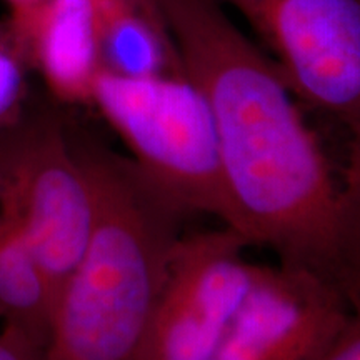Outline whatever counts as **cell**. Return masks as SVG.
Here are the masks:
<instances>
[{"mask_svg":"<svg viewBox=\"0 0 360 360\" xmlns=\"http://www.w3.org/2000/svg\"><path fill=\"white\" fill-rule=\"evenodd\" d=\"M32 103L0 134V209L13 219L51 281L56 299L82 257L96 197L77 143V125Z\"/></svg>","mask_w":360,"mask_h":360,"instance_id":"obj_4","label":"cell"},{"mask_svg":"<svg viewBox=\"0 0 360 360\" xmlns=\"http://www.w3.org/2000/svg\"><path fill=\"white\" fill-rule=\"evenodd\" d=\"M56 292L6 210L0 209V323L49 347Z\"/></svg>","mask_w":360,"mask_h":360,"instance_id":"obj_10","label":"cell"},{"mask_svg":"<svg viewBox=\"0 0 360 360\" xmlns=\"http://www.w3.org/2000/svg\"><path fill=\"white\" fill-rule=\"evenodd\" d=\"M32 67L7 17L0 19V134L13 127L34 103Z\"/></svg>","mask_w":360,"mask_h":360,"instance_id":"obj_11","label":"cell"},{"mask_svg":"<svg viewBox=\"0 0 360 360\" xmlns=\"http://www.w3.org/2000/svg\"><path fill=\"white\" fill-rule=\"evenodd\" d=\"M250 244L222 225L180 237L148 326L142 360H212L257 265Z\"/></svg>","mask_w":360,"mask_h":360,"instance_id":"obj_6","label":"cell"},{"mask_svg":"<svg viewBox=\"0 0 360 360\" xmlns=\"http://www.w3.org/2000/svg\"><path fill=\"white\" fill-rule=\"evenodd\" d=\"M102 72L142 79L184 72L159 0H94Z\"/></svg>","mask_w":360,"mask_h":360,"instance_id":"obj_9","label":"cell"},{"mask_svg":"<svg viewBox=\"0 0 360 360\" xmlns=\"http://www.w3.org/2000/svg\"><path fill=\"white\" fill-rule=\"evenodd\" d=\"M0 360H51L49 347L0 323Z\"/></svg>","mask_w":360,"mask_h":360,"instance_id":"obj_12","label":"cell"},{"mask_svg":"<svg viewBox=\"0 0 360 360\" xmlns=\"http://www.w3.org/2000/svg\"><path fill=\"white\" fill-rule=\"evenodd\" d=\"M350 314L326 278L283 264L257 265L212 360H317Z\"/></svg>","mask_w":360,"mask_h":360,"instance_id":"obj_7","label":"cell"},{"mask_svg":"<svg viewBox=\"0 0 360 360\" xmlns=\"http://www.w3.org/2000/svg\"><path fill=\"white\" fill-rule=\"evenodd\" d=\"M184 70L209 103L225 227L278 264L326 278L347 300L350 217L299 98L217 0H159Z\"/></svg>","mask_w":360,"mask_h":360,"instance_id":"obj_1","label":"cell"},{"mask_svg":"<svg viewBox=\"0 0 360 360\" xmlns=\"http://www.w3.org/2000/svg\"><path fill=\"white\" fill-rule=\"evenodd\" d=\"M12 27L51 101L62 107H90L102 74L94 0H39Z\"/></svg>","mask_w":360,"mask_h":360,"instance_id":"obj_8","label":"cell"},{"mask_svg":"<svg viewBox=\"0 0 360 360\" xmlns=\"http://www.w3.org/2000/svg\"><path fill=\"white\" fill-rule=\"evenodd\" d=\"M90 107L119 135L139 172L184 217L207 214L225 225L215 124L186 70L142 79L102 72Z\"/></svg>","mask_w":360,"mask_h":360,"instance_id":"obj_3","label":"cell"},{"mask_svg":"<svg viewBox=\"0 0 360 360\" xmlns=\"http://www.w3.org/2000/svg\"><path fill=\"white\" fill-rule=\"evenodd\" d=\"M350 217V285L349 305L360 312V204L349 209Z\"/></svg>","mask_w":360,"mask_h":360,"instance_id":"obj_14","label":"cell"},{"mask_svg":"<svg viewBox=\"0 0 360 360\" xmlns=\"http://www.w3.org/2000/svg\"><path fill=\"white\" fill-rule=\"evenodd\" d=\"M77 143L96 197L82 257L58 290L51 360H142L184 215L127 155L77 125Z\"/></svg>","mask_w":360,"mask_h":360,"instance_id":"obj_2","label":"cell"},{"mask_svg":"<svg viewBox=\"0 0 360 360\" xmlns=\"http://www.w3.org/2000/svg\"><path fill=\"white\" fill-rule=\"evenodd\" d=\"M317 360H360V312L350 314L347 323Z\"/></svg>","mask_w":360,"mask_h":360,"instance_id":"obj_13","label":"cell"},{"mask_svg":"<svg viewBox=\"0 0 360 360\" xmlns=\"http://www.w3.org/2000/svg\"><path fill=\"white\" fill-rule=\"evenodd\" d=\"M250 27L299 102L347 143L342 191L360 204V0H217Z\"/></svg>","mask_w":360,"mask_h":360,"instance_id":"obj_5","label":"cell"}]
</instances>
